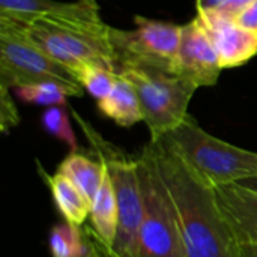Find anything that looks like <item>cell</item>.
Instances as JSON below:
<instances>
[{"instance_id": "8992f818", "label": "cell", "mask_w": 257, "mask_h": 257, "mask_svg": "<svg viewBox=\"0 0 257 257\" xmlns=\"http://www.w3.org/2000/svg\"><path fill=\"white\" fill-rule=\"evenodd\" d=\"M54 83L69 96H81L83 86L63 65L51 59L26 38L17 23L0 17V89Z\"/></svg>"}, {"instance_id": "9a60e30c", "label": "cell", "mask_w": 257, "mask_h": 257, "mask_svg": "<svg viewBox=\"0 0 257 257\" xmlns=\"http://www.w3.org/2000/svg\"><path fill=\"white\" fill-rule=\"evenodd\" d=\"M98 157V155H96ZM57 172L68 178L90 202H93L101 184L104 181L107 166L101 157L98 160H92L83 154L71 152L60 164Z\"/></svg>"}, {"instance_id": "d6986e66", "label": "cell", "mask_w": 257, "mask_h": 257, "mask_svg": "<svg viewBox=\"0 0 257 257\" xmlns=\"http://www.w3.org/2000/svg\"><path fill=\"white\" fill-rule=\"evenodd\" d=\"M15 95L27 104L33 105H66V98L69 96L68 90L54 83H38V84H27L18 86L14 89Z\"/></svg>"}, {"instance_id": "ac0fdd59", "label": "cell", "mask_w": 257, "mask_h": 257, "mask_svg": "<svg viewBox=\"0 0 257 257\" xmlns=\"http://www.w3.org/2000/svg\"><path fill=\"white\" fill-rule=\"evenodd\" d=\"M117 78L119 74L114 69L99 63H86L78 72L80 84L96 101L104 99L114 89Z\"/></svg>"}, {"instance_id": "3957f363", "label": "cell", "mask_w": 257, "mask_h": 257, "mask_svg": "<svg viewBox=\"0 0 257 257\" xmlns=\"http://www.w3.org/2000/svg\"><path fill=\"white\" fill-rule=\"evenodd\" d=\"M17 24L29 41L68 68L77 80L78 72L86 63L105 65L117 72L116 56L110 42V26L104 21L77 23L69 20L36 18L27 24Z\"/></svg>"}, {"instance_id": "d4e9b609", "label": "cell", "mask_w": 257, "mask_h": 257, "mask_svg": "<svg viewBox=\"0 0 257 257\" xmlns=\"http://www.w3.org/2000/svg\"><path fill=\"white\" fill-rule=\"evenodd\" d=\"M238 184L242 185V187H245V188H248V190H251V191H254V193H257V178H248V179H244V181H241Z\"/></svg>"}, {"instance_id": "5b68a950", "label": "cell", "mask_w": 257, "mask_h": 257, "mask_svg": "<svg viewBox=\"0 0 257 257\" xmlns=\"http://www.w3.org/2000/svg\"><path fill=\"white\" fill-rule=\"evenodd\" d=\"M117 74L130 81L137 92L151 142L161 140L184 122L188 116L190 101L199 89L172 71L148 65L122 63Z\"/></svg>"}, {"instance_id": "7c38bea8", "label": "cell", "mask_w": 257, "mask_h": 257, "mask_svg": "<svg viewBox=\"0 0 257 257\" xmlns=\"http://www.w3.org/2000/svg\"><path fill=\"white\" fill-rule=\"evenodd\" d=\"M214 190L239 247L257 245V193L239 184L220 185Z\"/></svg>"}, {"instance_id": "cb8c5ba5", "label": "cell", "mask_w": 257, "mask_h": 257, "mask_svg": "<svg viewBox=\"0 0 257 257\" xmlns=\"http://www.w3.org/2000/svg\"><path fill=\"white\" fill-rule=\"evenodd\" d=\"M241 257H257V245H241Z\"/></svg>"}, {"instance_id": "484cf974", "label": "cell", "mask_w": 257, "mask_h": 257, "mask_svg": "<svg viewBox=\"0 0 257 257\" xmlns=\"http://www.w3.org/2000/svg\"><path fill=\"white\" fill-rule=\"evenodd\" d=\"M83 257H101L99 256V251H98V247L95 244V241H92V236H90V245H89V250L87 253Z\"/></svg>"}, {"instance_id": "8fae6325", "label": "cell", "mask_w": 257, "mask_h": 257, "mask_svg": "<svg viewBox=\"0 0 257 257\" xmlns=\"http://www.w3.org/2000/svg\"><path fill=\"white\" fill-rule=\"evenodd\" d=\"M206 26L223 69L247 63L257 54V33L239 27L235 20L197 14Z\"/></svg>"}, {"instance_id": "4fadbf2b", "label": "cell", "mask_w": 257, "mask_h": 257, "mask_svg": "<svg viewBox=\"0 0 257 257\" xmlns=\"http://www.w3.org/2000/svg\"><path fill=\"white\" fill-rule=\"evenodd\" d=\"M117 199L111 176L108 169L105 172L104 181L101 188L98 190L92 206H90V226H92V236L96 239L105 253L113 245L117 230Z\"/></svg>"}, {"instance_id": "9c48e42d", "label": "cell", "mask_w": 257, "mask_h": 257, "mask_svg": "<svg viewBox=\"0 0 257 257\" xmlns=\"http://www.w3.org/2000/svg\"><path fill=\"white\" fill-rule=\"evenodd\" d=\"M223 68L211 35L197 15L188 24L182 26V35L173 72L197 87L217 84Z\"/></svg>"}, {"instance_id": "ffe728a7", "label": "cell", "mask_w": 257, "mask_h": 257, "mask_svg": "<svg viewBox=\"0 0 257 257\" xmlns=\"http://www.w3.org/2000/svg\"><path fill=\"white\" fill-rule=\"evenodd\" d=\"M41 125L47 134L65 143L71 149V152L78 151V142L72 131L69 116L63 105L47 107V110L41 116Z\"/></svg>"}, {"instance_id": "603a6c76", "label": "cell", "mask_w": 257, "mask_h": 257, "mask_svg": "<svg viewBox=\"0 0 257 257\" xmlns=\"http://www.w3.org/2000/svg\"><path fill=\"white\" fill-rule=\"evenodd\" d=\"M229 0H197V11L199 14H209L221 8Z\"/></svg>"}, {"instance_id": "e0dca14e", "label": "cell", "mask_w": 257, "mask_h": 257, "mask_svg": "<svg viewBox=\"0 0 257 257\" xmlns=\"http://www.w3.org/2000/svg\"><path fill=\"white\" fill-rule=\"evenodd\" d=\"M48 245L53 257H83L90 245V235H84L80 226L59 223L50 230Z\"/></svg>"}, {"instance_id": "7402d4cb", "label": "cell", "mask_w": 257, "mask_h": 257, "mask_svg": "<svg viewBox=\"0 0 257 257\" xmlns=\"http://www.w3.org/2000/svg\"><path fill=\"white\" fill-rule=\"evenodd\" d=\"M235 23L250 32L257 33V2H254L253 5H250L247 9H244L236 18Z\"/></svg>"}, {"instance_id": "52a82bcc", "label": "cell", "mask_w": 257, "mask_h": 257, "mask_svg": "<svg viewBox=\"0 0 257 257\" xmlns=\"http://www.w3.org/2000/svg\"><path fill=\"white\" fill-rule=\"evenodd\" d=\"M139 176L143 196L139 257H185L173 202L148 146L139 157Z\"/></svg>"}, {"instance_id": "277c9868", "label": "cell", "mask_w": 257, "mask_h": 257, "mask_svg": "<svg viewBox=\"0 0 257 257\" xmlns=\"http://www.w3.org/2000/svg\"><path fill=\"white\" fill-rule=\"evenodd\" d=\"M72 116L87 140L101 157L111 176L117 199V230L107 257H139L140 230L143 223V196L139 176V158H128L119 148L105 142L77 111Z\"/></svg>"}, {"instance_id": "30bf717a", "label": "cell", "mask_w": 257, "mask_h": 257, "mask_svg": "<svg viewBox=\"0 0 257 257\" xmlns=\"http://www.w3.org/2000/svg\"><path fill=\"white\" fill-rule=\"evenodd\" d=\"M98 3L56 2V0H0V17L20 24L36 18L69 20L77 23H102Z\"/></svg>"}, {"instance_id": "6da1fadb", "label": "cell", "mask_w": 257, "mask_h": 257, "mask_svg": "<svg viewBox=\"0 0 257 257\" xmlns=\"http://www.w3.org/2000/svg\"><path fill=\"white\" fill-rule=\"evenodd\" d=\"M148 149L173 202L185 257H241V247L218 206L215 190L161 140L149 142Z\"/></svg>"}, {"instance_id": "44dd1931", "label": "cell", "mask_w": 257, "mask_h": 257, "mask_svg": "<svg viewBox=\"0 0 257 257\" xmlns=\"http://www.w3.org/2000/svg\"><path fill=\"white\" fill-rule=\"evenodd\" d=\"M254 2H257V0H229L221 8H218L217 11L209 12V15L221 17V18H227V20H235L244 9H247ZM202 15H205V14H202Z\"/></svg>"}, {"instance_id": "4316f807", "label": "cell", "mask_w": 257, "mask_h": 257, "mask_svg": "<svg viewBox=\"0 0 257 257\" xmlns=\"http://www.w3.org/2000/svg\"><path fill=\"white\" fill-rule=\"evenodd\" d=\"M83 2H87V3H96V0H83Z\"/></svg>"}, {"instance_id": "7a4b0ae2", "label": "cell", "mask_w": 257, "mask_h": 257, "mask_svg": "<svg viewBox=\"0 0 257 257\" xmlns=\"http://www.w3.org/2000/svg\"><path fill=\"white\" fill-rule=\"evenodd\" d=\"M161 142L212 188L257 178V152L214 137L190 113Z\"/></svg>"}, {"instance_id": "2e32d148", "label": "cell", "mask_w": 257, "mask_h": 257, "mask_svg": "<svg viewBox=\"0 0 257 257\" xmlns=\"http://www.w3.org/2000/svg\"><path fill=\"white\" fill-rule=\"evenodd\" d=\"M96 107L105 117L111 119L119 126H133L143 120V113L136 89L119 75L114 89L104 98L96 101Z\"/></svg>"}, {"instance_id": "ba28073f", "label": "cell", "mask_w": 257, "mask_h": 257, "mask_svg": "<svg viewBox=\"0 0 257 257\" xmlns=\"http://www.w3.org/2000/svg\"><path fill=\"white\" fill-rule=\"evenodd\" d=\"M134 30L110 27V42L116 56V66L139 63L173 72L182 26L139 15L134 17Z\"/></svg>"}, {"instance_id": "5bb4252c", "label": "cell", "mask_w": 257, "mask_h": 257, "mask_svg": "<svg viewBox=\"0 0 257 257\" xmlns=\"http://www.w3.org/2000/svg\"><path fill=\"white\" fill-rule=\"evenodd\" d=\"M39 170L47 185L50 187L56 208L59 209L63 220L69 224L81 227L90 215V202L68 178H65L59 172L51 176H47L42 169Z\"/></svg>"}]
</instances>
